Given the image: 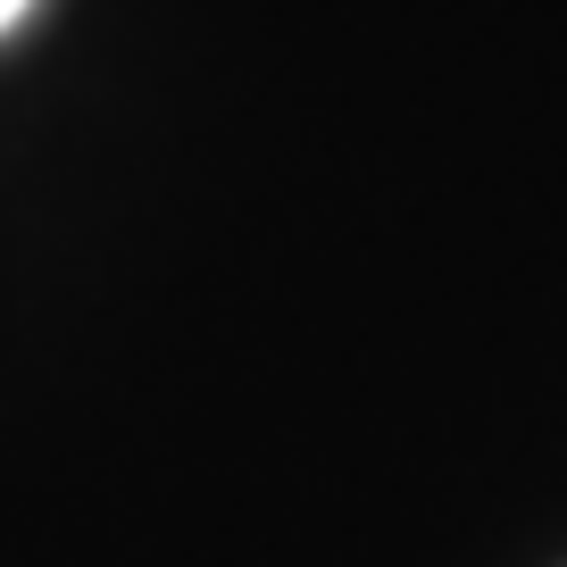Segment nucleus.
<instances>
[{"mask_svg":"<svg viewBox=\"0 0 567 567\" xmlns=\"http://www.w3.org/2000/svg\"><path fill=\"white\" fill-rule=\"evenodd\" d=\"M25 9H34V0H0V34H9V25H18Z\"/></svg>","mask_w":567,"mask_h":567,"instance_id":"nucleus-1","label":"nucleus"}]
</instances>
